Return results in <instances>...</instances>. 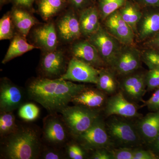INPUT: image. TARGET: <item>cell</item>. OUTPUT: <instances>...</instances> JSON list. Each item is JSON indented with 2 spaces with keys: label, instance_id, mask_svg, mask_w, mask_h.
Masks as SVG:
<instances>
[{
  "label": "cell",
  "instance_id": "21",
  "mask_svg": "<svg viewBox=\"0 0 159 159\" xmlns=\"http://www.w3.org/2000/svg\"><path fill=\"white\" fill-rule=\"evenodd\" d=\"M108 96L98 89L86 88L77 95L72 102L75 105H80L89 108L99 110L105 105Z\"/></svg>",
  "mask_w": 159,
  "mask_h": 159
},
{
  "label": "cell",
  "instance_id": "4",
  "mask_svg": "<svg viewBox=\"0 0 159 159\" xmlns=\"http://www.w3.org/2000/svg\"><path fill=\"white\" fill-rule=\"evenodd\" d=\"M60 113L66 127L76 138L87 130L100 115L99 110L80 105L68 106Z\"/></svg>",
  "mask_w": 159,
  "mask_h": 159
},
{
  "label": "cell",
  "instance_id": "43",
  "mask_svg": "<svg viewBox=\"0 0 159 159\" xmlns=\"http://www.w3.org/2000/svg\"><path fill=\"white\" fill-rule=\"evenodd\" d=\"M159 145V134L158 135V136L157 137L156 139H155L154 141H153V142L150 144L149 146L148 147L149 148V149H151V148H154V147H156V146H157Z\"/></svg>",
  "mask_w": 159,
  "mask_h": 159
},
{
  "label": "cell",
  "instance_id": "19",
  "mask_svg": "<svg viewBox=\"0 0 159 159\" xmlns=\"http://www.w3.org/2000/svg\"><path fill=\"white\" fill-rule=\"evenodd\" d=\"M79 20L82 36L88 38L98 31L101 24L97 6L93 4L80 11Z\"/></svg>",
  "mask_w": 159,
  "mask_h": 159
},
{
  "label": "cell",
  "instance_id": "1",
  "mask_svg": "<svg viewBox=\"0 0 159 159\" xmlns=\"http://www.w3.org/2000/svg\"><path fill=\"white\" fill-rule=\"evenodd\" d=\"M86 88L85 84H77L59 78H38L29 83L27 91L31 99L54 114L61 113Z\"/></svg>",
  "mask_w": 159,
  "mask_h": 159
},
{
  "label": "cell",
  "instance_id": "16",
  "mask_svg": "<svg viewBox=\"0 0 159 159\" xmlns=\"http://www.w3.org/2000/svg\"><path fill=\"white\" fill-rule=\"evenodd\" d=\"M66 66L65 55L60 49L45 52L41 61L43 74L46 77L51 78L60 77L65 73Z\"/></svg>",
  "mask_w": 159,
  "mask_h": 159
},
{
  "label": "cell",
  "instance_id": "23",
  "mask_svg": "<svg viewBox=\"0 0 159 159\" xmlns=\"http://www.w3.org/2000/svg\"><path fill=\"white\" fill-rule=\"evenodd\" d=\"M119 80L117 75L109 67L99 69L97 88L108 97L119 92Z\"/></svg>",
  "mask_w": 159,
  "mask_h": 159
},
{
  "label": "cell",
  "instance_id": "24",
  "mask_svg": "<svg viewBox=\"0 0 159 159\" xmlns=\"http://www.w3.org/2000/svg\"><path fill=\"white\" fill-rule=\"evenodd\" d=\"M35 48H38L27 42L25 37L20 34H15L2 63H7L16 57Z\"/></svg>",
  "mask_w": 159,
  "mask_h": 159
},
{
  "label": "cell",
  "instance_id": "46",
  "mask_svg": "<svg viewBox=\"0 0 159 159\" xmlns=\"http://www.w3.org/2000/svg\"><path fill=\"white\" fill-rule=\"evenodd\" d=\"M95 1H96V0H93L94 2H95Z\"/></svg>",
  "mask_w": 159,
  "mask_h": 159
},
{
  "label": "cell",
  "instance_id": "14",
  "mask_svg": "<svg viewBox=\"0 0 159 159\" xmlns=\"http://www.w3.org/2000/svg\"><path fill=\"white\" fill-rule=\"evenodd\" d=\"M23 93L19 87L6 78L1 80L0 85V109L1 112H9L21 104Z\"/></svg>",
  "mask_w": 159,
  "mask_h": 159
},
{
  "label": "cell",
  "instance_id": "31",
  "mask_svg": "<svg viewBox=\"0 0 159 159\" xmlns=\"http://www.w3.org/2000/svg\"><path fill=\"white\" fill-rule=\"evenodd\" d=\"M39 109L32 103L24 104L20 107L18 114L21 119L28 121H32L37 119L39 116Z\"/></svg>",
  "mask_w": 159,
  "mask_h": 159
},
{
  "label": "cell",
  "instance_id": "41",
  "mask_svg": "<svg viewBox=\"0 0 159 159\" xmlns=\"http://www.w3.org/2000/svg\"><path fill=\"white\" fill-rule=\"evenodd\" d=\"M16 7L23 9H30L35 0H12Z\"/></svg>",
  "mask_w": 159,
  "mask_h": 159
},
{
  "label": "cell",
  "instance_id": "6",
  "mask_svg": "<svg viewBox=\"0 0 159 159\" xmlns=\"http://www.w3.org/2000/svg\"><path fill=\"white\" fill-rule=\"evenodd\" d=\"M77 139L80 145L87 151H94L99 148H112L103 117L99 116L92 125Z\"/></svg>",
  "mask_w": 159,
  "mask_h": 159
},
{
  "label": "cell",
  "instance_id": "45",
  "mask_svg": "<svg viewBox=\"0 0 159 159\" xmlns=\"http://www.w3.org/2000/svg\"><path fill=\"white\" fill-rule=\"evenodd\" d=\"M10 0H0V5H1V7L4 6L5 4H7L9 2Z\"/></svg>",
  "mask_w": 159,
  "mask_h": 159
},
{
  "label": "cell",
  "instance_id": "22",
  "mask_svg": "<svg viewBox=\"0 0 159 159\" xmlns=\"http://www.w3.org/2000/svg\"><path fill=\"white\" fill-rule=\"evenodd\" d=\"M11 13L15 28L24 37L26 38L32 27L38 23L34 16L23 8L16 7Z\"/></svg>",
  "mask_w": 159,
  "mask_h": 159
},
{
  "label": "cell",
  "instance_id": "42",
  "mask_svg": "<svg viewBox=\"0 0 159 159\" xmlns=\"http://www.w3.org/2000/svg\"><path fill=\"white\" fill-rule=\"evenodd\" d=\"M43 158L45 159H60L62 158L61 154L55 150H47L43 154Z\"/></svg>",
  "mask_w": 159,
  "mask_h": 159
},
{
  "label": "cell",
  "instance_id": "38",
  "mask_svg": "<svg viewBox=\"0 0 159 159\" xmlns=\"http://www.w3.org/2000/svg\"><path fill=\"white\" fill-rule=\"evenodd\" d=\"M90 158L92 159H113L110 149L99 148L94 151Z\"/></svg>",
  "mask_w": 159,
  "mask_h": 159
},
{
  "label": "cell",
  "instance_id": "18",
  "mask_svg": "<svg viewBox=\"0 0 159 159\" xmlns=\"http://www.w3.org/2000/svg\"><path fill=\"white\" fill-rule=\"evenodd\" d=\"M137 128L144 145L149 146L159 134V112H151L136 120Z\"/></svg>",
  "mask_w": 159,
  "mask_h": 159
},
{
  "label": "cell",
  "instance_id": "28",
  "mask_svg": "<svg viewBox=\"0 0 159 159\" xmlns=\"http://www.w3.org/2000/svg\"><path fill=\"white\" fill-rule=\"evenodd\" d=\"M17 129L16 119L12 112H1L0 116V133L1 136L10 135Z\"/></svg>",
  "mask_w": 159,
  "mask_h": 159
},
{
  "label": "cell",
  "instance_id": "29",
  "mask_svg": "<svg viewBox=\"0 0 159 159\" xmlns=\"http://www.w3.org/2000/svg\"><path fill=\"white\" fill-rule=\"evenodd\" d=\"M14 28L11 12H8L0 20V40L12 39L15 35Z\"/></svg>",
  "mask_w": 159,
  "mask_h": 159
},
{
  "label": "cell",
  "instance_id": "37",
  "mask_svg": "<svg viewBox=\"0 0 159 159\" xmlns=\"http://www.w3.org/2000/svg\"><path fill=\"white\" fill-rule=\"evenodd\" d=\"M75 11H80L94 4L93 0H67Z\"/></svg>",
  "mask_w": 159,
  "mask_h": 159
},
{
  "label": "cell",
  "instance_id": "47",
  "mask_svg": "<svg viewBox=\"0 0 159 159\" xmlns=\"http://www.w3.org/2000/svg\"><path fill=\"white\" fill-rule=\"evenodd\" d=\"M133 1H134V0H133Z\"/></svg>",
  "mask_w": 159,
  "mask_h": 159
},
{
  "label": "cell",
  "instance_id": "20",
  "mask_svg": "<svg viewBox=\"0 0 159 159\" xmlns=\"http://www.w3.org/2000/svg\"><path fill=\"white\" fill-rule=\"evenodd\" d=\"M66 126L62 119L61 120L57 117H49L44 124V137L51 144H62L67 139Z\"/></svg>",
  "mask_w": 159,
  "mask_h": 159
},
{
  "label": "cell",
  "instance_id": "26",
  "mask_svg": "<svg viewBox=\"0 0 159 159\" xmlns=\"http://www.w3.org/2000/svg\"><path fill=\"white\" fill-rule=\"evenodd\" d=\"M67 0H39L38 10L44 20L54 17L66 8Z\"/></svg>",
  "mask_w": 159,
  "mask_h": 159
},
{
  "label": "cell",
  "instance_id": "30",
  "mask_svg": "<svg viewBox=\"0 0 159 159\" xmlns=\"http://www.w3.org/2000/svg\"><path fill=\"white\" fill-rule=\"evenodd\" d=\"M142 61L148 69H159V50L151 48H144L141 51Z\"/></svg>",
  "mask_w": 159,
  "mask_h": 159
},
{
  "label": "cell",
  "instance_id": "44",
  "mask_svg": "<svg viewBox=\"0 0 159 159\" xmlns=\"http://www.w3.org/2000/svg\"><path fill=\"white\" fill-rule=\"evenodd\" d=\"M150 150L152 151V152L156 154L157 156L159 157V145L154 148L149 149Z\"/></svg>",
  "mask_w": 159,
  "mask_h": 159
},
{
  "label": "cell",
  "instance_id": "15",
  "mask_svg": "<svg viewBox=\"0 0 159 159\" xmlns=\"http://www.w3.org/2000/svg\"><path fill=\"white\" fill-rule=\"evenodd\" d=\"M73 57L87 63L98 69L107 67L98 51L93 44L86 40H77L71 47Z\"/></svg>",
  "mask_w": 159,
  "mask_h": 159
},
{
  "label": "cell",
  "instance_id": "2",
  "mask_svg": "<svg viewBox=\"0 0 159 159\" xmlns=\"http://www.w3.org/2000/svg\"><path fill=\"white\" fill-rule=\"evenodd\" d=\"M105 120L113 148H138L144 145L137 128L136 120L111 116Z\"/></svg>",
  "mask_w": 159,
  "mask_h": 159
},
{
  "label": "cell",
  "instance_id": "10",
  "mask_svg": "<svg viewBox=\"0 0 159 159\" xmlns=\"http://www.w3.org/2000/svg\"><path fill=\"white\" fill-rule=\"evenodd\" d=\"M99 69L73 57L70 61L65 73L60 79L97 84Z\"/></svg>",
  "mask_w": 159,
  "mask_h": 159
},
{
  "label": "cell",
  "instance_id": "13",
  "mask_svg": "<svg viewBox=\"0 0 159 159\" xmlns=\"http://www.w3.org/2000/svg\"><path fill=\"white\" fill-rule=\"evenodd\" d=\"M75 10L70 9L57 20L56 30L58 37L65 42H74L82 36L79 17Z\"/></svg>",
  "mask_w": 159,
  "mask_h": 159
},
{
  "label": "cell",
  "instance_id": "40",
  "mask_svg": "<svg viewBox=\"0 0 159 159\" xmlns=\"http://www.w3.org/2000/svg\"><path fill=\"white\" fill-rule=\"evenodd\" d=\"M142 8L146 7L159 8V0H134Z\"/></svg>",
  "mask_w": 159,
  "mask_h": 159
},
{
  "label": "cell",
  "instance_id": "36",
  "mask_svg": "<svg viewBox=\"0 0 159 159\" xmlns=\"http://www.w3.org/2000/svg\"><path fill=\"white\" fill-rule=\"evenodd\" d=\"M159 157L152 151L145 150L142 147L136 148L134 153V159H158Z\"/></svg>",
  "mask_w": 159,
  "mask_h": 159
},
{
  "label": "cell",
  "instance_id": "11",
  "mask_svg": "<svg viewBox=\"0 0 159 159\" xmlns=\"http://www.w3.org/2000/svg\"><path fill=\"white\" fill-rule=\"evenodd\" d=\"M103 22V26L107 31L121 44L136 45L135 34L130 26L122 19L119 10L110 15Z\"/></svg>",
  "mask_w": 159,
  "mask_h": 159
},
{
  "label": "cell",
  "instance_id": "25",
  "mask_svg": "<svg viewBox=\"0 0 159 159\" xmlns=\"http://www.w3.org/2000/svg\"><path fill=\"white\" fill-rule=\"evenodd\" d=\"M119 10L123 20L136 34L137 25L142 16V8L133 0H127Z\"/></svg>",
  "mask_w": 159,
  "mask_h": 159
},
{
  "label": "cell",
  "instance_id": "5",
  "mask_svg": "<svg viewBox=\"0 0 159 159\" xmlns=\"http://www.w3.org/2000/svg\"><path fill=\"white\" fill-rule=\"evenodd\" d=\"M142 62L141 51L136 45L122 44L109 68L119 78L142 69Z\"/></svg>",
  "mask_w": 159,
  "mask_h": 159
},
{
  "label": "cell",
  "instance_id": "7",
  "mask_svg": "<svg viewBox=\"0 0 159 159\" xmlns=\"http://www.w3.org/2000/svg\"><path fill=\"white\" fill-rule=\"evenodd\" d=\"M145 74L146 71L141 69L118 78L119 91L130 102L138 104L145 101L143 98L147 92Z\"/></svg>",
  "mask_w": 159,
  "mask_h": 159
},
{
  "label": "cell",
  "instance_id": "39",
  "mask_svg": "<svg viewBox=\"0 0 159 159\" xmlns=\"http://www.w3.org/2000/svg\"><path fill=\"white\" fill-rule=\"evenodd\" d=\"M144 48H151L159 50V31L153 37L143 43Z\"/></svg>",
  "mask_w": 159,
  "mask_h": 159
},
{
  "label": "cell",
  "instance_id": "32",
  "mask_svg": "<svg viewBox=\"0 0 159 159\" xmlns=\"http://www.w3.org/2000/svg\"><path fill=\"white\" fill-rule=\"evenodd\" d=\"M145 81L147 92H151L159 89V69H148L145 74Z\"/></svg>",
  "mask_w": 159,
  "mask_h": 159
},
{
  "label": "cell",
  "instance_id": "27",
  "mask_svg": "<svg viewBox=\"0 0 159 159\" xmlns=\"http://www.w3.org/2000/svg\"><path fill=\"white\" fill-rule=\"evenodd\" d=\"M127 0H98L97 8L100 20L103 22L107 16L119 10Z\"/></svg>",
  "mask_w": 159,
  "mask_h": 159
},
{
  "label": "cell",
  "instance_id": "8",
  "mask_svg": "<svg viewBox=\"0 0 159 159\" xmlns=\"http://www.w3.org/2000/svg\"><path fill=\"white\" fill-rule=\"evenodd\" d=\"M95 47L107 67H110L122 44L101 25L98 31L87 38Z\"/></svg>",
  "mask_w": 159,
  "mask_h": 159
},
{
  "label": "cell",
  "instance_id": "12",
  "mask_svg": "<svg viewBox=\"0 0 159 159\" xmlns=\"http://www.w3.org/2000/svg\"><path fill=\"white\" fill-rule=\"evenodd\" d=\"M159 31V8H142V14L137 27L136 40L145 42Z\"/></svg>",
  "mask_w": 159,
  "mask_h": 159
},
{
  "label": "cell",
  "instance_id": "17",
  "mask_svg": "<svg viewBox=\"0 0 159 159\" xmlns=\"http://www.w3.org/2000/svg\"><path fill=\"white\" fill-rule=\"evenodd\" d=\"M32 36L36 47L44 52L57 49L58 35L54 23H47L34 29Z\"/></svg>",
  "mask_w": 159,
  "mask_h": 159
},
{
  "label": "cell",
  "instance_id": "33",
  "mask_svg": "<svg viewBox=\"0 0 159 159\" xmlns=\"http://www.w3.org/2000/svg\"><path fill=\"white\" fill-rule=\"evenodd\" d=\"M136 148H119L110 149L113 159H134Z\"/></svg>",
  "mask_w": 159,
  "mask_h": 159
},
{
  "label": "cell",
  "instance_id": "3",
  "mask_svg": "<svg viewBox=\"0 0 159 159\" xmlns=\"http://www.w3.org/2000/svg\"><path fill=\"white\" fill-rule=\"evenodd\" d=\"M39 152V139L33 129H17L10 134L4 147L5 157L9 159H33Z\"/></svg>",
  "mask_w": 159,
  "mask_h": 159
},
{
  "label": "cell",
  "instance_id": "35",
  "mask_svg": "<svg viewBox=\"0 0 159 159\" xmlns=\"http://www.w3.org/2000/svg\"><path fill=\"white\" fill-rule=\"evenodd\" d=\"M85 150L80 145L76 144H71L68 147L67 152L70 158L72 159H84L85 156Z\"/></svg>",
  "mask_w": 159,
  "mask_h": 159
},
{
  "label": "cell",
  "instance_id": "9",
  "mask_svg": "<svg viewBox=\"0 0 159 159\" xmlns=\"http://www.w3.org/2000/svg\"><path fill=\"white\" fill-rule=\"evenodd\" d=\"M141 108V106L129 101L119 91L108 97L103 109L106 118L111 116H117L137 119L143 116L139 112V109Z\"/></svg>",
  "mask_w": 159,
  "mask_h": 159
},
{
  "label": "cell",
  "instance_id": "34",
  "mask_svg": "<svg viewBox=\"0 0 159 159\" xmlns=\"http://www.w3.org/2000/svg\"><path fill=\"white\" fill-rule=\"evenodd\" d=\"M145 107L150 111L159 112V88L155 90L150 98L141 106V108Z\"/></svg>",
  "mask_w": 159,
  "mask_h": 159
}]
</instances>
